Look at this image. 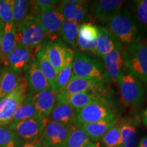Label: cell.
<instances>
[{
    "mask_svg": "<svg viewBox=\"0 0 147 147\" xmlns=\"http://www.w3.org/2000/svg\"><path fill=\"white\" fill-rule=\"evenodd\" d=\"M106 23V29L121 45L130 46L138 41L140 23L128 11L120 10Z\"/></svg>",
    "mask_w": 147,
    "mask_h": 147,
    "instance_id": "1",
    "label": "cell"
},
{
    "mask_svg": "<svg viewBox=\"0 0 147 147\" xmlns=\"http://www.w3.org/2000/svg\"><path fill=\"white\" fill-rule=\"evenodd\" d=\"M16 29L17 45H22L36 51L43 47L47 35L36 16L29 15Z\"/></svg>",
    "mask_w": 147,
    "mask_h": 147,
    "instance_id": "2",
    "label": "cell"
},
{
    "mask_svg": "<svg viewBox=\"0 0 147 147\" xmlns=\"http://www.w3.org/2000/svg\"><path fill=\"white\" fill-rule=\"evenodd\" d=\"M123 56L129 73L147 83V43L138 41L128 46Z\"/></svg>",
    "mask_w": 147,
    "mask_h": 147,
    "instance_id": "3",
    "label": "cell"
},
{
    "mask_svg": "<svg viewBox=\"0 0 147 147\" xmlns=\"http://www.w3.org/2000/svg\"><path fill=\"white\" fill-rule=\"evenodd\" d=\"M72 73L74 76L102 83L106 80L103 64L96 58L84 53L77 51L74 55Z\"/></svg>",
    "mask_w": 147,
    "mask_h": 147,
    "instance_id": "4",
    "label": "cell"
},
{
    "mask_svg": "<svg viewBox=\"0 0 147 147\" xmlns=\"http://www.w3.org/2000/svg\"><path fill=\"white\" fill-rule=\"evenodd\" d=\"M115 120V114L107 100L92 103L75 110L74 126L93 123L103 121Z\"/></svg>",
    "mask_w": 147,
    "mask_h": 147,
    "instance_id": "5",
    "label": "cell"
},
{
    "mask_svg": "<svg viewBox=\"0 0 147 147\" xmlns=\"http://www.w3.org/2000/svg\"><path fill=\"white\" fill-rule=\"evenodd\" d=\"M27 90L26 81L23 76L16 89L0 100V127L12 123L14 113L26 97Z\"/></svg>",
    "mask_w": 147,
    "mask_h": 147,
    "instance_id": "6",
    "label": "cell"
},
{
    "mask_svg": "<svg viewBox=\"0 0 147 147\" xmlns=\"http://www.w3.org/2000/svg\"><path fill=\"white\" fill-rule=\"evenodd\" d=\"M121 97L127 106L138 108L144 102L146 94L140 80L129 73L124 74L119 82Z\"/></svg>",
    "mask_w": 147,
    "mask_h": 147,
    "instance_id": "7",
    "label": "cell"
},
{
    "mask_svg": "<svg viewBox=\"0 0 147 147\" xmlns=\"http://www.w3.org/2000/svg\"><path fill=\"white\" fill-rule=\"evenodd\" d=\"M75 127L74 125H63L49 120L39 140L43 147H65Z\"/></svg>",
    "mask_w": 147,
    "mask_h": 147,
    "instance_id": "8",
    "label": "cell"
},
{
    "mask_svg": "<svg viewBox=\"0 0 147 147\" xmlns=\"http://www.w3.org/2000/svg\"><path fill=\"white\" fill-rule=\"evenodd\" d=\"M48 121V118L39 116L26 120L12 122L8 126L17 134L22 141L26 142L39 139Z\"/></svg>",
    "mask_w": 147,
    "mask_h": 147,
    "instance_id": "9",
    "label": "cell"
},
{
    "mask_svg": "<svg viewBox=\"0 0 147 147\" xmlns=\"http://www.w3.org/2000/svg\"><path fill=\"white\" fill-rule=\"evenodd\" d=\"M106 100L105 89L93 91L68 95L61 91L56 94V102L69 104L74 110H76L92 103Z\"/></svg>",
    "mask_w": 147,
    "mask_h": 147,
    "instance_id": "10",
    "label": "cell"
},
{
    "mask_svg": "<svg viewBox=\"0 0 147 147\" xmlns=\"http://www.w3.org/2000/svg\"><path fill=\"white\" fill-rule=\"evenodd\" d=\"M37 53L38 51L18 45L12 52L1 60V63L5 65V67L21 74L25 71L29 63L35 58L34 55Z\"/></svg>",
    "mask_w": 147,
    "mask_h": 147,
    "instance_id": "11",
    "label": "cell"
},
{
    "mask_svg": "<svg viewBox=\"0 0 147 147\" xmlns=\"http://www.w3.org/2000/svg\"><path fill=\"white\" fill-rule=\"evenodd\" d=\"M105 80L119 83L125 69L122 46L103 57Z\"/></svg>",
    "mask_w": 147,
    "mask_h": 147,
    "instance_id": "12",
    "label": "cell"
},
{
    "mask_svg": "<svg viewBox=\"0 0 147 147\" xmlns=\"http://www.w3.org/2000/svg\"><path fill=\"white\" fill-rule=\"evenodd\" d=\"M36 16L41 24L49 41L57 40L58 36L60 35L61 28L65 21L59 11L54 8L45 12H39Z\"/></svg>",
    "mask_w": 147,
    "mask_h": 147,
    "instance_id": "13",
    "label": "cell"
},
{
    "mask_svg": "<svg viewBox=\"0 0 147 147\" xmlns=\"http://www.w3.org/2000/svg\"><path fill=\"white\" fill-rule=\"evenodd\" d=\"M24 72V77L29 93L36 94L40 91L51 89L47 79L40 71L36 58L33 59Z\"/></svg>",
    "mask_w": 147,
    "mask_h": 147,
    "instance_id": "14",
    "label": "cell"
},
{
    "mask_svg": "<svg viewBox=\"0 0 147 147\" xmlns=\"http://www.w3.org/2000/svg\"><path fill=\"white\" fill-rule=\"evenodd\" d=\"M43 47L48 59L59 73L65 65L69 48L59 39L47 42Z\"/></svg>",
    "mask_w": 147,
    "mask_h": 147,
    "instance_id": "15",
    "label": "cell"
},
{
    "mask_svg": "<svg viewBox=\"0 0 147 147\" xmlns=\"http://www.w3.org/2000/svg\"><path fill=\"white\" fill-rule=\"evenodd\" d=\"M56 8L62 14L65 20H71L78 23L85 18L88 10L86 1L80 0L75 3L60 1Z\"/></svg>",
    "mask_w": 147,
    "mask_h": 147,
    "instance_id": "16",
    "label": "cell"
},
{
    "mask_svg": "<svg viewBox=\"0 0 147 147\" xmlns=\"http://www.w3.org/2000/svg\"><path fill=\"white\" fill-rule=\"evenodd\" d=\"M104 84V83L102 82L88 80L72 75L68 83L62 91L68 95L76 94L83 92L100 91L105 89Z\"/></svg>",
    "mask_w": 147,
    "mask_h": 147,
    "instance_id": "17",
    "label": "cell"
},
{
    "mask_svg": "<svg viewBox=\"0 0 147 147\" xmlns=\"http://www.w3.org/2000/svg\"><path fill=\"white\" fill-rule=\"evenodd\" d=\"M121 0H100L93 2V10L98 21L106 22L121 10L123 4Z\"/></svg>",
    "mask_w": 147,
    "mask_h": 147,
    "instance_id": "18",
    "label": "cell"
},
{
    "mask_svg": "<svg viewBox=\"0 0 147 147\" xmlns=\"http://www.w3.org/2000/svg\"><path fill=\"white\" fill-rule=\"evenodd\" d=\"M32 102L40 116L49 118L56 102V94L51 89L33 94Z\"/></svg>",
    "mask_w": 147,
    "mask_h": 147,
    "instance_id": "19",
    "label": "cell"
},
{
    "mask_svg": "<svg viewBox=\"0 0 147 147\" xmlns=\"http://www.w3.org/2000/svg\"><path fill=\"white\" fill-rule=\"evenodd\" d=\"M98 36L97 40L96 55L103 57L106 55L121 47L122 45L115 38V36L105 27H97Z\"/></svg>",
    "mask_w": 147,
    "mask_h": 147,
    "instance_id": "20",
    "label": "cell"
},
{
    "mask_svg": "<svg viewBox=\"0 0 147 147\" xmlns=\"http://www.w3.org/2000/svg\"><path fill=\"white\" fill-rule=\"evenodd\" d=\"M48 119L63 125H74L75 111L69 104L56 102Z\"/></svg>",
    "mask_w": 147,
    "mask_h": 147,
    "instance_id": "21",
    "label": "cell"
},
{
    "mask_svg": "<svg viewBox=\"0 0 147 147\" xmlns=\"http://www.w3.org/2000/svg\"><path fill=\"white\" fill-rule=\"evenodd\" d=\"M16 45L17 38L16 25L14 23L5 24L3 33L0 42V57L1 60L12 52Z\"/></svg>",
    "mask_w": 147,
    "mask_h": 147,
    "instance_id": "22",
    "label": "cell"
},
{
    "mask_svg": "<svg viewBox=\"0 0 147 147\" xmlns=\"http://www.w3.org/2000/svg\"><path fill=\"white\" fill-rule=\"evenodd\" d=\"M21 74L7 67H3L2 76L0 81V100L16 89L23 77Z\"/></svg>",
    "mask_w": 147,
    "mask_h": 147,
    "instance_id": "23",
    "label": "cell"
},
{
    "mask_svg": "<svg viewBox=\"0 0 147 147\" xmlns=\"http://www.w3.org/2000/svg\"><path fill=\"white\" fill-rule=\"evenodd\" d=\"M74 55V53L73 51L71 49H69L68 53H67V59H66L65 65L63 66V69L58 73L54 85L51 89V91L55 94L63 90L67 84L68 83L69 80H70L71 77L72 76Z\"/></svg>",
    "mask_w": 147,
    "mask_h": 147,
    "instance_id": "24",
    "label": "cell"
},
{
    "mask_svg": "<svg viewBox=\"0 0 147 147\" xmlns=\"http://www.w3.org/2000/svg\"><path fill=\"white\" fill-rule=\"evenodd\" d=\"M117 124V121H103L93 123L84 124L80 126L85 131L91 141H98L102 138L104 134Z\"/></svg>",
    "mask_w": 147,
    "mask_h": 147,
    "instance_id": "25",
    "label": "cell"
},
{
    "mask_svg": "<svg viewBox=\"0 0 147 147\" xmlns=\"http://www.w3.org/2000/svg\"><path fill=\"white\" fill-rule=\"evenodd\" d=\"M32 93H27L25 100L14 113L12 123L39 117V113L32 102Z\"/></svg>",
    "mask_w": 147,
    "mask_h": 147,
    "instance_id": "26",
    "label": "cell"
},
{
    "mask_svg": "<svg viewBox=\"0 0 147 147\" xmlns=\"http://www.w3.org/2000/svg\"><path fill=\"white\" fill-rule=\"evenodd\" d=\"M36 60L40 71L47 79L51 89L54 85L58 73L46 56L43 47L37 53Z\"/></svg>",
    "mask_w": 147,
    "mask_h": 147,
    "instance_id": "27",
    "label": "cell"
},
{
    "mask_svg": "<svg viewBox=\"0 0 147 147\" xmlns=\"http://www.w3.org/2000/svg\"><path fill=\"white\" fill-rule=\"evenodd\" d=\"M79 23L71 20H65L60 30V36L65 43L76 48Z\"/></svg>",
    "mask_w": 147,
    "mask_h": 147,
    "instance_id": "28",
    "label": "cell"
},
{
    "mask_svg": "<svg viewBox=\"0 0 147 147\" xmlns=\"http://www.w3.org/2000/svg\"><path fill=\"white\" fill-rule=\"evenodd\" d=\"M121 144L120 147H136L138 144V136L134 124L124 123L121 125Z\"/></svg>",
    "mask_w": 147,
    "mask_h": 147,
    "instance_id": "29",
    "label": "cell"
},
{
    "mask_svg": "<svg viewBox=\"0 0 147 147\" xmlns=\"http://www.w3.org/2000/svg\"><path fill=\"white\" fill-rule=\"evenodd\" d=\"M31 1L27 0H14L12 16L16 27L23 23L29 16L28 12L30 8Z\"/></svg>",
    "mask_w": 147,
    "mask_h": 147,
    "instance_id": "30",
    "label": "cell"
},
{
    "mask_svg": "<svg viewBox=\"0 0 147 147\" xmlns=\"http://www.w3.org/2000/svg\"><path fill=\"white\" fill-rule=\"evenodd\" d=\"M22 140L8 126L0 127V147H18Z\"/></svg>",
    "mask_w": 147,
    "mask_h": 147,
    "instance_id": "31",
    "label": "cell"
},
{
    "mask_svg": "<svg viewBox=\"0 0 147 147\" xmlns=\"http://www.w3.org/2000/svg\"><path fill=\"white\" fill-rule=\"evenodd\" d=\"M90 141L85 131L80 127H76L69 134L65 147H83Z\"/></svg>",
    "mask_w": 147,
    "mask_h": 147,
    "instance_id": "32",
    "label": "cell"
},
{
    "mask_svg": "<svg viewBox=\"0 0 147 147\" xmlns=\"http://www.w3.org/2000/svg\"><path fill=\"white\" fill-rule=\"evenodd\" d=\"M102 142L106 147H120L121 144V125L115 126L104 134Z\"/></svg>",
    "mask_w": 147,
    "mask_h": 147,
    "instance_id": "33",
    "label": "cell"
},
{
    "mask_svg": "<svg viewBox=\"0 0 147 147\" xmlns=\"http://www.w3.org/2000/svg\"><path fill=\"white\" fill-rule=\"evenodd\" d=\"M78 36L86 42L95 41L98 36V29L91 23H84L79 27Z\"/></svg>",
    "mask_w": 147,
    "mask_h": 147,
    "instance_id": "34",
    "label": "cell"
},
{
    "mask_svg": "<svg viewBox=\"0 0 147 147\" xmlns=\"http://www.w3.org/2000/svg\"><path fill=\"white\" fill-rule=\"evenodd\" d=\"M14 0H0V19L5 24L13 22L12 8Z\"/></svg>",
    "mask_w": 147,
    "mask_h": 147,
    "instance_id": "35",
    "label": "cell"
},
{
    "mask_svg": "<svg viewBox=\"0 0 147 147\" xmlns=\"http://www.w3.org/2000/svg\"><path fill=\"white\" fill-rule=\"evenodd\" d=\"M134 4L138 21L147 27V0H138Z\"/></svg>",
    "mask_w": 147,
    "mask_h": 147,
    "instance_id": "36",
    "label": "cell"
},
{
    "mask_svg": "<svg viewBox=\"0 0 147 147\" xmlns=\"http://www.w3.org/2000/svg\"><path fill=\"white\" fill-rule=\"evenodd\" d=\"M37 10H39L38 12H45L56 8V5L59 2L55 0H37L34 1Z\"/></svg>",
    "mask_w": 147,
    "mask_h": 147,
    "instance_id": "37",
    "label": "cell"
},
{
    "mask_svg": "<svg viewBox=\"0 0 147 147\" xmlns=\"http://www.w3.org/2000/svg\"><path fill=\"white\" fill-rule=\"evenodd\" d=\"M76 45L78 46L80 51H88L93 54H96L97 53V40L93 42H86L82 40L81 38L77 36Z\"/></svg>",
    "mask_w": 147,
    "mask_h": 147,
    "instance_id": "38",
    "label": "cell"
},
{
    "mask_svg": "<svg viewBox=\"0 0 147 147\" xmlns=\"http://www.w3.org/2000/svg\"><path fill=\"white\" fill-rule=\"evenodd\" d=\"M18 147H43L39 139L24 142Z\"/></svg>",
    "mask_w": 147,
    "mask_h": 147,
    "instance_id": "39",
    "label": "cell"
},
{
    "mask_svg": "<svg viewBox=\"0 0 147 147\" xmlns=\"http://www.w3.org/2000/svg\"><path fill=\"white\" fill-rule=\"evenodd\" d=\"M138 147H147V136H144L140 140L138 144Z\"/></svg>",
    "mask_w": 147,
    "mask_h": 147,
    "instance_id": "40",
    "label": "cell"
},
{
    "mask_svg": "<svg viewBox=\"0 0 147 147\" xmlns=\"http://www.w3.org/2000/svg\"><path fill=\"white\" fill-rule=\"evenodd\" d=\"M3 29H4V23H3V21L0 19V42H1V37H2L3 33Z\"/></svg>",
    "mask_w": 147,
    "mask_h": 147,
    "instance_id": "41",
    "label": "cell"
},
{
    "mask_svg": "<svg viewBox=\"0 0 147 147\" xmlns=\"http://www.w3.org/2000/svg\"><path fill=\"white\" fill-rule=\"evenodd\" d=\"M83 147H100L98 146V145H97L96 144H95V143L92 142L91 141H90L88 143H87Z\"/></svg>",
    "mask_w": 147,
    "mask_h": 147,
    "instance_id": "42",
    "label": "cell"
},
{
    "mask_svg": "<svg viewBox=\"0 0 147 147\" xmlns=\"http://www.w3.org/2000/svg\"><path fill=\"white\" fill-rule=\"evenodd\" d=\"M142 116L143 119H147V108L142 110Z\"/></svg>",
    "mask_w": 147,
    "mask_h": 147,
    "instance_id": "43",
    "label": "cell"
},
{
    "mask_svg": "<svg viewBox=\"0 0 147 147\" xmlns=\"http://www.w3.org/2000/svg\"><path fill=\"white\" fill-rule=\"evenodd\" d=\"M3 71V68H0V81H1V76H2Z\"/></svg>",
    "mask_w": 147,
    "mask_h": 147,
    "instance_id": "44",
    "label": "cell"
},
{
    "mask_svg": "<svg viewBox=\"0 0 147 147\" xmlns=\"http://www.w3.org/2000/svg\"><path fill=\"white\" fill-rule=\"evenodd\" d=\"M143 123L147 127V119H143Z\"/></svg>",
    "mask_w": 147,
    "mask_h": 147,
    "instance_id": "45",
    "label": "cell"
},
{
    "mask_svg": "<svg viewBox=\"0 0 147 147\" xmlns=\"http://www.w3.org/2000/svg\"><path fill=\"white\" fill-rule=\"evenodd\" d=\"M1 57H0V64H1Z\"/></svg>",
    "mask_w": 147,
    "mask_h": 147,
    "instance_id": "46",
    "label": "cell"
}]
</instances>
